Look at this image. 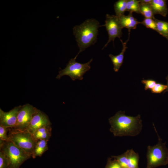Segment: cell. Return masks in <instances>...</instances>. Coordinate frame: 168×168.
<instances>
[{
    "label": "cell",
    "instance_id": "13",
    "mask_svg": "<svg viewBox=\"0 0 168 168\" xmlns=\"http://www.w3.org/2000/svg\"><path fill=\"white\" fill-rule=\"evenodd\" d=\"M122 44V49L121 53L117 55H114L111 54L109 55L114 66V70L115 72L119 70L122 64L124 58V55L126 49L127 48L126 46L127 42L129 40V38L127 40L124 42L120 39Z\"/></svg>",
    "mask_w": 168,
    "mask_h": 168
},
{
    "label": "cell",
    "instance_id": "18",
    "mask_svg": "<svg viewBox=\"0 0 168 168\" xmlns=\"http://www.w3.org/2000/svg\"><path fill=\"white\" fill-rule=\"evenodd\" d=\"M127 0H119L114 4V8L115 16L119 17L124 15L126 10Z\"/></svg>",
    "mask_w": 168,
    "mask_h": 168
},
{
    "label": "cell",
    "instance_id": "11",
    "mask_svg": "<svg viewBox=\"0 0 168 168\" xmlns=\"http://www.w3.org/2000/svg\"><path fill=\"white\" fill-rule=\"evenodd\" d=\"M19 105L15 107L8 112L0 109V124L7 128H13L16 124L18 113L21 107Z\"/></svg>",
    "mask_w": 168,
    "mask_h": 168
},
{
    "label": "cell",
    "instance_id": "12",
    "mask_svg": "<svg viewBox=\"0 0 168 168\" xmlns=\"http://www.w3.org/2000/svg\"><path fill=\"white\" fill-rule=\"evenodd\" d=\"M118 17L121 27L128 29L129 35L131 29H135L138 24H141V22L138 21L133 16L131 12H129L128 15H123Z\"/></svg>",
    "mask_w": 168,
    "mask_h": 168
},
{
    "label": "cell",
    "instance_id": "5",
    "mask_svg": "<svg viewBox=\"0 0 168 168\" xmlns=\"http://www.w3.org/2000/svg\"><path fill=\"white\" fill-rule=\"evenodd\" d=\"M7 135L9 141L31 156L37 141L31 133L27 130L19 131L12 128Z\"/></svg>",
    "mask_w": 168,
    "mask_h": 168
},
{
    "label": "cell",
    "instance_id": "23",
    "mask_svg": "<svg viewBox=\"0 0 168 168\" xmlns=\"http://www.w3.org/2000/svg\"><path fill=\"white\" fill-rule=\"evenodd\" d=\"M109 158L107 161L105 168H123L119 162L115 159Z\"/></svg>",
    "mask_w": 168,
    "mask_h": 168
},
{
    "label": "cell",
    "instance_id": "28",
    "mask_svg": "<svg viewBox=\"0 0 168 168\" xmlns=\"http://www.w3.org/2000/svg\"><path fill=\"white\" fill-rule=\"evenodd\" d=\"M166 79L167 81V89H166L164 91V93L168 91V76H167L166 78Z\"/></svg>",
    "mask_w": 168,
    "mask_h": 168
},
{
    "label": "cell",
    "instance_id": "7",
    "mask_svg": "<svg viewBox=\"0 0 168 168\" xmlns=\"http://www.w3.org/2000/svg\"><path fill=\"white\" fill-rule=\"evenodd\" d=\"M37 109L28 104L22 106L18 113L16 125L12 128L19 131L27 130L32 116Z\"/></svg>",
    "mask_w": 168,
    "mask_h": 168
},
{
    "label": "cell",
    "instance_id": "9",
    "mask_svg": "<svg viewBox=\"0 0 168 168\" xmlns=\"http://www.w3.org/2000/svg\"><path fill=\"white\" fill-rule=\"evenodd\" d=\"M112 157L117 160L123 168H139V156L132 149L128 150L121 155Z\"/></svg>",
    "mask_w": 168,
    "mask_h": 168
},
{
    "label": "cell",
    "instance_id": "20",
    "mask_svg": "<svg viewBox=\"0 0 168 168\" xmlns=\"http://www.w3.org/2000/svg\"><path fill=\"white\" fill-rule=\"evenodd\" d=\"M139 6L140 0H127L126 11L140 14Z\"/></svg>",
    "mask_w": 168,
    "mask_h": 168
},
{
    "label": "cell",
    "instance_id": "25",
    "mask_svg": "<svg viewBox=\"0 0 168 168\" xmlns=\"http://www.w3.org/2000/svg\"><path fill=\"white\" fill-rule=\"evenodd\" d=\"M142 83L145 84V90H146L148 89L152 90L155 86L156 83V82L153 80H143L141 81Z\"/></svg>",
    "mask_w": 168,
    "mask_h": 168
},
{
    "label": "cell",
    "instance_id": "2",
    "mask_svg": "<svg viewBox=\"0 0 168 168\" xmlns=\"http://www.w3.org/2000/svg\"><path fill=\"white\" fill-rule=\"evenodd\" d=\"M100 26L99 21L92 18L87 19L80 25L73 27V34L79 49L75 58L86 49L96 42L98 29Z\"/></svg>",
    "mask_w": 168,
    "mask_h": 168
},
{
    "label": "cell",
    "instance_id": "17",
    "mask_svg": "<svg viewBox=\"0 0 168 168\" xmlns=\"http://www.w3.org/2000/svg\"><path fill=\"white\" fill-rule=\"evenodd\" d=\"M156 25V31L168 39V22L153 18Z\"/></svg>",
    "mask_w": 168,
    "mask_h": 168
},
{
    "label": "cell",
    "instance_id": "19",
    "mask_svg": "<svg viewBox=\"0 0 168 168\" xmlns=\"http://www.w3.org/2000/svg\"><path fill=\"white\" fill-rule=\"evenodd\" d=\"M139 11L140 14L145 18H154V15L151 6V3H140Z\"/></svg>",
    "mask_w": 168,
    "mask_h": 168
},
{
    "label": "cell",
    "instance_id": "15",
    "mask_svg": "<svg viewBox=\"0 0 168 168\" xmlns=\"http://www.w3.org/2000/svg\"><path fill=\"white\" fill-rule=\"evenodd\" d=\"M51 125L43 126L36 130L32 134L35 139L46 140L49 141L51 135Z\"/></svg>",
    "mask_w": 168,
    "mask_h": 168
},
{
    "label": "cell",
    "instance_id": "22",
    "mask_svg": "<svg viewBox=\"0 0 168 168\" xmlns=\"http://www.w3.org/2000/svg\"><path fill=\"white\" fill-rule=\"evenodd\" d=\"M0 168H9V163L3 152L0 151Z\"/></svg>",
    "mask_w": 168,
    "mask_h": 168
},
{
    "label": "cell",
    "instance_id": "26",
    "mask_svg": "<svg viewBox=\"0 0 168 168\" xmlns=\"http://www.w3.org/2000/svg\"><path fill=\"white\" fill-rule=\"evenodd\" d=\"M8 128L0 124V140L4 141H9L7 135Z\"/></svg>",
    "mask_w": 168,
    "mask_h": 168
},
{
    "label": "cell",
    "instance_id": "4",
    "mask_svg": "<svg viewBox=\"0 0 168 168\" xmlns=\"http://www.w3.org/2000/svg\"><path fill=\"white\" fill-rule=\"evenodd\" d=\"M0 149L8 159L9 168H19L31 156L10 141L0 140Z\"/></svg>",
    "mask_w": 168,
    "mask_h": 168
},
{
    "label": "cell",
    "instance_id": "24",
    "mask_svg": "<svg viewBox=\"0 0 168 168\" xmlns=\"http://www.w3.org/2000/svg\"><path fill=\"white\" fill-rule=\"evenodd\" d=\"M167 85L160 83H156L154 87L151 90V92L154 93H160L167 89Z\"/></svg>",
    "mask_w": 168,
    "mask_h": 168
},
{
    "label": "cell",
    "instance_id": "16",
    "mask_svg": "<svg viewBox=\"0 0 168 168\" xmlns=\"http://www.w3.org/2000/svg\"><path fill=\"white\" fill-rule=\"evenodd\" d=\"M48 140H39L36 141L31 155L33 158L41 156L48 149Z\"/></svg>",
    "mask_w": 168,
    "mask_h": 168
},
{
    "label": "cell",
    "instance_id": "14",
    "mask_svg": "<svg viewBox=\"0 0 168 168\" xmlns=\"http://www.w3.org/2000/svg\"><path fill=\"white\" fill-rule=\"evenodd\" d=\"M151 6L154 15L160 14L165 16L168 12L166 1L164 0H152Z\"/></svg>",
    "mask_w": 168,
    "mask_h": 168
},
{
    "label": "cell",
    "instance_id": "6",
    "mask_svg": "<svg viewBox=\"0 0 168 168\" xmlns=\"http://www.w3.org/2000/svg\"><path fill=\"white\" fill-rule=\"evenodd\" d=\"M76 58L70 59L66 67L61 70L56 78L59 79L65 75L69 76L73 81L76 79L82 80L83 79V75L90 68V63L92 62V58L87 63H81L76 61Z\"/></svg>",
    "mask_w": 168,
    "mask_h": 168
},
{
    "label": "cell",
    "instance_id": "1",
    "mask_svg": "<svg viewBox=\"0 0 168 168\" xmlns=\"http://www.w3.org/2000/svg\"><path fill=\"white\" fill-rule=\"evenodd\" d=\"M110 131L116 137H135L141 132L142 127L141 116H127L124 111L117 112L109 119Z\"/></svg>",
    "mask_w": 168,
    "mask_h": 168
},
{
    "label": "cell",
    "instance_id": "27",
    "mask_svg": "<svg viewBox=\"0 0 168 168\" xmlns=\"http://www.w3.org/2000/svg\"><path fill=\"white\" fill-rule=\"evenodd\" d=\"M152 0H140V3L146 4L151 3Z\"/></svg>",
    "mask_w": 168,
    "mask_h": 168
},
{
    "label": "cell",
    "instance_id": "3",
    "mask_svg": "<svg viewBox=\"0 0 168 168\" xmlns=\"http://www.w3.org/2000/svg\"><path fill=\"white\" fill-rule=\"evenodd\" d=\"M153 125L158 136V141L154 146L149 145L147 147L146 168H155L168 164V150L166 146V142H162V139Z\"/></svg>",
    "mask_w": 168,
    "mask_h": 168
},
{
    "label": "cell",
    "instance_id": "8",
    "mask_svg": "<svg viewBox=\"0 0 168 168\" xmlns=\"http://www.w3.org/2000/svg\"><path fill=\"white\" fill-rule=\"evenodd\" d=\"M102 26L105 27L109 36L108 40L103 47V49L111 41L114 42L116 38L120 39L122 34V30L123 28L120 25L118 17L116 16L108 14L106 15L105 24Z\"/></svg>",
    "mask_w": 168,
    "mask_h": 168
},
{
    "label": "cell",
    "instance_id": "21",
    "mask_svg": "<svg viewBox=\"0 0 168 168\" xmlns=\"http://www.w3.org/2000/svg\"><path fill=\"white\" fill-rule=\"evenodd\" d=\"M141 24L145 26L147 28L151 29L156 31V25L153 19L145 18Z\"/></svg>",
    "mask_w": 168,
    "mask_h": 168
},
{
    "label": "cell",
    "instance_id": "10",
    "mask_svg": "<svg viewBox=\"0 0 168 168\" xmlns=\"http://www.w3.org/2000/svg\"><path fill=\"white\" fill-rule=\"evenodd\" d=\"M51 124L47 115L37 109L32 116L27 130L33 134L39 128Z\"/></svg>",
    "mask_w": 168,
    "mask_h": 168
}]
</instances>
